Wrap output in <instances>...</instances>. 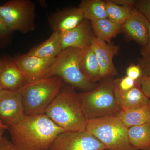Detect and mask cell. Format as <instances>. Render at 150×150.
<instances>
[{"label":"cell","mask_w":150,"mask_h":150,"mask_svg":"<svg viewBox=\"0 0 150 150\" xmlns=\"http://www.w3.org/2000/svg\"><path fill=\"white\" fill-rule=\"evenodd\" d=\"M62 85L63 81L57 76L26 83L20 89L25 115L45 114Z\"/></svg>","instance_id":"cell-3"},{"label":"cell","mask_w":150,"mask_h":150,"mask_svg":"<svg viewBox=\"0 0 150 150\" xmlns=\"http://www.w3.org/2000/svg\"><path fill=\"white\" fill-rule=\"evenodd\" d=\"M116 115L127 128L150 123V105L130 110H120Z\"/></svg>","instance_id":"cell-19"},{"label":"cell","mask_w":150,"mask_h":150,"mask_svg":"<svg viewBox=\"0 0 150 150\" xmlns=\"http://www.w3.org/2000/svg\"><path fill=\"white\" fill-rule=\"evenodd\" d=\"M147 150H150V147L149 148V149H148Z\"/></svg>","instance_id":"cell-36"},{"label":"cell","mask_w":150,"mask_h":150,"mask_svg":"<svg viewBox=\"0 0 150 150\" xmlns=\"http://www.w3.org/2000/svg\"><path fill=\"white\" fill-rule=\"evenodd\" d=\"M135 8L147 18L150 23V0L137 1Z\"/></svg>","instance_id":"cell-26"},{"label":"cell","mask_w":150,"mask_h":150,"mask_svg":"<svg viewBox=\"0 0 150 150\" xmlns=\"http://www.w3.org/2000/svg\"><path fill=\"white\" fill-rule=\"evenodd\" d=\"M13 32L9 30L0 16V47L5 46L8 44Z\"/></svg>","instance_id":"cell-25"},{"label":"cell","mask_w":150,"mask_h":150,"mask_svg":"<svg viewBox=\"0 0 150 150\" xmlns=\"http://www.w3.org/2000/svg\"><path fill=\"white\" fill-rule=\"evenodd\" d=\"M127 76L135 81L139 79L143 75L141 67L139 64H132L127 67L126 70Z\"/></svg>","instance_id":"cell-27"},{"label":"cell","mask_w":150,"mask_h":150,"mask_svg":"<svg viewBox=\"0 0 150 150\" xmlns=\"http://www.w3.org/2000/svg\"><path fill=\"white\" fill-rule=\"evenodd\" d=\"M114 86L121 91H125L133 88L138 84V81L132 79L129 77H124L114 81Z\"/></svg>","instance_id":"cell-24"},{"label":"cell","mask_w":150,"mask_h":150,"mask_svg":"<svg viewBox=\"0 0 150 150\" xmlns=\"http://www.w3.org/2000/svg\"><path fill=\"white\" fill-rule=\"evenodd\" d=\"M94 35L98 39L110 43L112 38L122 31V25L108 18L91 21Z\"/></svg>","instance_id":"cell-20"},{"label":"cell","mask_w":150,"mask_h":150,"mask_svg":"<svg viewBox=\"0 0 150 150\" xmlns=\"http://www.w3.org/2000/svg\"><path fill=\"white\" fill-rule=\"evenodd\" d=\"M50 150H106L99 140L87 130L65 131L54 141Z\"/></svg>","instance_id":"cell-8"},{"label":"cell","mask_w":150,"mask_h":150,"mask_svg":"<svg viewBox=\"0 0 150 150\" xmlns=\"http://www.w3.org/2000/svg\"><path fill=\"white\" fill-rule=\"evenodd\" d=\"M147 18L134 8L122 25V31L130 40H134L142 47L149 40V25Z\"/></svg>","instance_id":"cell-12"},{"label":"cell","mask_w":150,"mask_h":150,"mask_svg":"<svg viewBox=\"0 0 150 150\" xmlns=\"http://www.w3.org/2000/svg\"><path fill=\"white\" fill-rule=\"evenodd\" d=\"M81 52L82 50L74 48L62 50L54 59L49 77H58L74 88L83 92L94 88L96 85L90 81L81 69Z\"/></svg>","instance_id":"cell-6"},{"label":"cell","mask_w":150,"mask_h":150,"mask_svg":"<svg viewBox=\"0 0 150 150\" xmlns=\"http://www.w3.org/2000/svg\"><path fill=\"white\" fill-rule=\"evenodd\" d=\"M138 61V64L142 69V76L150 77V54L142 56Z\"/></svg>","instance_id":"cell-28"},{"label":"cell","mask_w":150,"mask_h":150,"mask_svg":"<svg viewBox=\"0 0 150 150\" xmlns=\"http://www.w3.org/2000/svg\"><path fill=\"white\" fill-rule=\"evenodd\" d=\"M45 114L66 131L86 130L88 119L79 94L72 86L63 88L46 109Z\"/></svg>","instance_id":"cell-2"},{"label":"cell","mask_w":150,"mask_h":150,"mask_svg":"<svg viewBox=\"0 0 150 150\" xmlns=\"http://www.w3.org/2000/svg\"><path fill=\"white\" fill-rule=\"evenodd\" d=\"M84 19L79 8H71L56 12L48 17V21L54 31L63 33L76 27Z\"/></svg>","instance_id":"cell-14"},{"label":"cell","mask_w":150,"mask_h":150,"mask_svg":"<svg viewBox=\"0 0 150 150\" xmlns=\"http://www.w3.org/2000/svg\"><path fill=\"white\" fill-rule=\"evenodd\" d=\"M26 83L13 59H0V86L2 89L18 90Z\"/></svg>","instance_id":"cell-15"},{"label":"cell","mask_w":150,"mask_h":150,"mask_svg":"<svg viewBox=\"0 0 150 150\" xmlns=\"http://www.w3.org/2000/svg\"><path fill=\"white\" fill-rule=\"evenodd\" d=\"M8 129L16 150H50L57 137L66 131L45 113L25 115Z\"/></svg>","instance_id":"cell-1"},{"label":"cell","mask_w":150,"mask_h":150,"mask_svg":"<svg viewBox=\"0 0 150 150\" xmlns=\"http://www.w3.org/2000/svg\"><path fill=\"white\" fill-rule=\"evenodd\" d=\"M0 16L12 32L26 33L35 29V4L30 0L8 1L0 6Z\"/></svg>","instance_id":"cell-7"},{"label":"cell","mask_w":150,"mask_h":150,"mask_svg":"<svg viewBox=\"0 0 150 150\" xmlns=\"http://www.w3.org/2000/svg\"><path fill=\"white\" fill-rule=\"evenodd\" d=\"M128 130L115 115L89 120L86 128L106 150H137L129 142Z\"/></svg>","instance_id":"cell-5"},{"label":"cell","mask_w":150,"mask_h":150,"mask_svg":"<svg viewBox=\"0 0 150 150\" xmlns=\"http://www.w3.org/2000/svg\"><path fill=\"white\" fill-rule=\"evenodd\" d=\"M107 18L111 21L122 25L129 17L134 8L116 4L111 0L105 1Z\"/></svg>","instance_id":"cell-23"},{"label":"cell","mask_w":150,"mask_h":150,"mask_svg":"<svg viewBox=\"0 0 150 150\" xmlns=\"http://www.w3.org/2000/svg\"><path fill=\"white\" fill-rule=\"evenodd\" d=\"M91 46L99 64L100 79L110 78L118 74L113 63V58L118 55L119 46L103 41L94 34Z\"/></svg>","instance_id":"cell-11"},{"label":"cell","mask_w":150,"mask_h":150,"mask_svg":"<svg viewBox=\"0 0 150 150\" xmlns=\"http://www.w3.org/2000/svg\"><path fill=\"white\" fill-rule=\"evenodd\" d=\"M113 3L119 6L135 8L137 1L135 0H111Z\"/></svg>","instance_id":"cell-31"},{"label":"cell","mask_w":150,"mask_h":150,"mask_svg":"<svg viewBox=\"0 0 150 150\" xmlns=\"http://www.w3.org/2000/svg\"><path fill=\"white\" fill-rule=\"evenodd\" d=\"M131 145L137 150H147L150 147V123L133 126L128 130Z\"/></svg>","instance_id":"cell-21"},{"label":"cell","mask_w":150,"mask_h":150,"mask_svg":"<svg viewBox=\"0 0 150 150\" xmlns=\"http://www.w3.org/2000/svg\"><path fill=\"white\" fill-rule=\"evenodd\" d=\"M6 130V129H5V128L0 127V144H1V142L2 140L3 137H4L3 135H4V132Z\"/></svg>","instance_id":"cell-33"},{"label":"cell","mask_w":150,"mask_h":150,"mask_svg":"<svg viewBox=\"0 0 150 150\" xmlns=\"http://www.w3.org/2000/svg\"><path fill=\"white\" fill-rule=\"evenodd\" d=\"M149 40H148V43L146 45L142 47L141 51V54L142 56L150 54V23L149 25Z\"/></svg>","instance_id":"cell-32"},{"label":"cell","mask_w":150,"mask_h":150,"mask_svg":"<svg viewBox=\"0 0 150 150\" xmlns=\"http://www.w3.org/2000/svg\"><path fill=\"white\" fill-rule=\"evenodd\" d=\"M0 150H16L11 142L5 137H3L0 144Z\"/></svg>","instance_id":"cell-30"},{"label":"cell","mask_w":150,"mask_h":150,"mask_svg":"<svg viewBox=\"0 0 150 150\" xmlns=\"http://www.w3.org/2000/svg\"><path fill=\"white\" fill-rule=\"evenodd\" d=\"M80 64L83 73L90 81L95 83L101 79L99 64L91 46L82 50Z\"/></svg>","instance_id":"cell-18"},{"label":"cell","mask_w":150,"mask_h":150,"mask_svg":"<svg viewBox=\"0 0 150 150\" xmlns=\"http://www.w3.org/2000/svg\"><path fill=\"white\" fill-rule=\"evenodd\" d=\"M25 115L21 90L0 91V121L8 127L18 122Z\"/></svg>","instance_id":"cell-9"},{"label":"cell","mask_w":150,"mask_h":150,"mask_svg":"<svg viewBox=\"0 0 150 150\" xmlns=\"http://www.w3.org/2000/svg\"><path fill=\"white\" fill-rule=\"evenodd\" d=\"M78 7L82 11L84 19L90 22L107 18L105 1L83 0Z\"/></svg>","instance_id":"cell-22"},{"label":"cell","mask_w":150,"mask_h":150,"mask_svg":"<svg viewBox=\"0 0 150 150\" xmlns=\"http://www.w3.org/2000/svg\"><path fill=\"white\" fill-rule=\"evenodd\" d=\"M2 89L1 87V86H0V91H1V90H2Z\"/></svg>","instance_id":"cell-35"},{"label":"cell","mask_w":150,"mask_h":150,"mask_svg":"<svg viewBox=\"0 0 150 150\" xmlns=\"http://www.w3.org/2000/svg\"><path fill=\"white\" fill-rule=\"evenodd\" d=\"M89 21L84 19L76 27L61 33L63 50L69 48L83 50L91 46L93 33Z\"/></svg>","instance_id":"cell-13"},{"label":"cell","mask_w":150,"mask_h":150,"mask_svg":"<svg viewBox=\"0 0 150 150\" xmlns=\"http://www.w3.org/2000/svg\"><path fill=\"white\" fill-rule=\"evenodd\" d=\"M62 50L61 33L54 31L48 39L33 47L27 54L44 59H54Z\"/></svg>","instance_id":"cell-17"},{"label":"cell","mask_w":150,"mask_h":150,"mask_svg":"<svg viewBox=\"0 0 150 150\" xmlns=\"http://www.w3.org/2000/svg\"><path fill=\"white\" fill-rule=\"evenodd\" d=\"M0 127H3V128H5L6 129H8V128L7 126H6L5 124H4L2 122L0 121Z\"/></svg>","instance_id":"cell-34"},{"label":"cell","mask_w":150,"mask_h":150,"mask_svg":"<svg viewBox=\"0 0 150 150\" xmlns=\"http://www.w3.org/2000/svg\"><path fill=\"white\" fill-rule=\"evenodd\" d=\"M138 81L142 91L150 100V77L142 76Z\"/></svg>","instance_id":"cell-29"},{"label":"cell","mask_w":150,"mask_h":150,"mask_svg":"<svg viewBox=\"0 0 150 150\" xmlns=\"http://www.w3.org/2000/svg\"><path fill=\"white\" fill-rule=\"evenodd\" d=\"M114 93L121 110H130L150 105V99L142 91L139 83L133 88L125 91H120L114 86Z\"/></svg>","instance_id":"cell-16"},{"label":"cell","mask_w":150,"mask_h":150,"mask_svg":"<svg viewBox=\"0 0 150 150\" xmlns=\"http://www.w3.org/2000/svg\"><path fill=\"white\" fill-rule=\"evenodd\" d=\"M13 59L27 83L50 77L55 58L44 59L26 54L17 56Z\"/></svg>","instance_id":"cell-10"},{"label":"cell","mask_w":150,"mask_h":150,"mask_svg":"<svg viewBox=\"0 0 150 150\" xmlns=\"http://www.w3.org/2000/svg\"><path fill=\"white\" fill-rule=\"evenodd\" d=\"M104 79L93 89L79 94L88 120L115 115L121 110L115 97L114 81Z\"/></svg>","instance_id":"cell-4"}]
</instances>
